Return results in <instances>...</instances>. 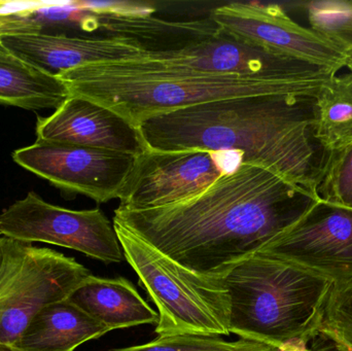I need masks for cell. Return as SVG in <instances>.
Masks as SVG:
<instances>
[{
	"label": "cell",
	"instance_id": "9c48e42d",
	"mask_svg": "<svg viewBox=\"0 0 352 351\" xmlns=\"http://www.w3.org/2000/svg\"><path fill=\"white\" fill-rule=\"evenodd\" d=\"M140 58L182 69L294 84H324L339 72L236 38L219 29L206 38L175 49L148 51Z\"/></svg>",
	"mask_w": 352,
	"mask_h": 351
},
{
	"label": "cell",
	"instance_id": "52a82bcc",
	"mask_svg": "<svg viewBox=\"0 0 352 351\" xmlns=\"http://www.w3.org/2000/svg\"><path fill=\"white\" fill-rule=\"evenodd\" d=\"M241 163L237 152L146 148L134 158L118 208L153 210L190 199Z\"/></svg>",
	"mask_w": 352,
	"mask_h": 351
},
{
	"label": "cell",
	"instance_id": "3957f363",
	"mask_svg": "<svg viewBox=\"0 0 352 351\" xmlns=\"http://www.w3.org/2000/svg\"><path fill=\"white\" fill-rule=\"evenodd\" d=\"M58 78L69 96L103 105L134 127L155 115L203 103L264 95L316 96L322 84L227 76L171 67L151 60L89 64Z\"/></svg>",
	"mask_w": 352,
	"mask_h": 351
},
{
	"label": "cell",
	"instance_id": "7a4b0ae2",
	"mask_svg": "<svg viewBox=\"0 0 352 351\" xmlns=\"http://www.w3.org/2000/svg\"><path fill=\"white\" fill-rule=\"evenodd\" d=\"M316 97L223 99L155 115L138 129L150 150L237 152L245 164L269 169L318 196L328 155L314 137Z\"/></svg>",
	"mask_w": 352,
	"mask_h": 351
},
{
	"label": "cell",
	"instance_id": "e0dca14e",
	"mask_svg": "<svg viewBox=\"0 0 352 351\" xmlns=\"http://www.w3.org/2000/svg\"><path fill=\"white\" fill-rule=\"evenodd\" d=\"M69 92L58 76L45 73L10 53L0 55V104L29 111L57 109Z\"/></svg>",
	"mask_w": 352,
	"mask_h": 351
},
{
	"label": "cell",
	"instance_id": "cb8c5ba5",
	"mask_svg": "<svg viewBox=\"0 0 352 351\" xmlns=\"http://www.w3.org/2000/svg\"><path fill=\"white\" fill-rule=\"evenodd\" d=\"M0 351H24L12 344L0 343Z\"/></svg>",
	"mask_w": 352,
	"mask_h": 351
},
{
	"label": "cell",
	"instance_id": "d4e9b609",
	"mask_svg": "<svg viewBox=\"0 0 352 351\" xmlns=\"http://www.w3.org/2000/svg\"><path fill=\"white\" fill-rule=\"evenodd\" d=\"M345 67L352 73V51L346 52V60H345Z\"/></svg>",
	"mask_w": 352,
	"mask_h": 351
},
{
	"label": "cell",
	"instance_id": "d6986e66",
	"mask_svg": "<svg viewBox=\"0 0 352 351\" xmlns=\"http://www.w3.org/2000/svg\"><path fill=\"white\" fill-rule=\"evenodd\" d=\"M289 348H277L261 342L239 339L227 341L219 336L175 335L157 337L148 343L111 351H289Z\"/></svg>",
	"mask_w": 352,
	"mask_h": 351
},
{
	"label": "cell",
	"instance_id": "ffe728a7",
	"mask_svg": "<svg viewBox=\"0 0 352 351\" xmlns=\"http://www.w3.org/2000/svg\"><path fill=\"white\" fill-rule=\"evenodd\" d=\"M310 28L352 51V0H318L305 5Z\"/></svg>",
	"mask_w": 352,
	"mask_h": 351
},
{
	"label": "cell",
	"instance_id": "5bb4252c",
	"mask_svg": "<svg viewBox=\"0 0 352 351\" xmlns=\"http://www.w3.org/2000/svg\"><path fill=\"white\" fill-rule=\"evenodd\" d=\"M2 47L21 61L54 76L89 64L140 59L148 49L123 37H78L49 33L0 36Z\"/></svg>",
	"mask_w": 352,
	"mask_h": 351
},
{
	"label": "cell",
	"instance_id": "ba28073f",
	"mask_svg": "<svg viewBox=\"0 0 352 351\" xmlns=\"http://www.w3.org/2000/svg\"><path fill=\"white\" fill-rule=\"evenodd\" d=\"M0 234L74 249L104 264L125 260L115 225L100 208L67 210L47 203L34 192L1 212Z\"/></svg>",
	"mask_w": 352,
	"mask_h": 351
},
{
	"label": "cell",
	"instance_id": "4fadbf2b",
	"mask_svg": "<svg viewBox=\"0 0 352 351\" xmlns=\"http://www.w3.org/2000/svg\"><path fill=\"white\" fill-rule=\"evenodd\" d=\"M36 137L134 158L146 150L138 128L115 111L78 96L68 97L51 115L38 117Z\"/></svg>",
	"mask_w": 352,
	"mask_h": 351
},
{
	"label": "cell",
	"instance_id": "484cf974",
	"mask_svg": "<svg viewBox=\"0 0 352 351\" xmlns=\"http://www.w3.org/2000/svg\"><path fill=\"white\" fill-rule=\"evenodd\" d=\"M289 351H311L308 350L307 346H294Z\"/></svg>",
	"mask_w": 352,
	"mask_h": 351
},
{
	"label": "cell",
	"instance_id": "2e32d148",
	"mask_svg": "<svg viewBox=\"0 0 352 351\" xmlns=\"http://www.w3.org/2000/svg\"><path fill=\"white\" fill-rule=\"evenodd\" d=\"M109 332L67 299L39 311L16 346L24 351H74Z\"/></svg>",
	"mask_w": 352,
	"mask_h": 351
},
{
	"label": "cell",
	"instance_id": "6da1fadb",
	"mask_svg": "<svg viewBox=\"0 0 352 351\" xmlns=\"http://www.w3.org/2000/svg\"><path fill=\"white\" fill-rule=\"evenodd\" d=\"M320 200L269 169L241 163L190 199L153 210L117 208L113 222L190 271L219 278Z\"/></svg>",
	"mask_w": 352,
	"mask_h": 351
},
{
	"label": "cell",
	"instance_id": "44dd1931",
	"mask_svg": "<svg viewBox=\"0 0 352 351\" xmlns=\"http://www.w3.org/2000/svg\"><path fill=\"white\" fill-rule=\"evenodd\" d=\"M318 196L322 201L352 210V144L328 154Z\"/></svg>",
	"mask_w": 352,
	"mask_h": 351
},
{
	"label": "cell",
	"instance_id": "9a60e30c",
	"mask_svg": "<svg viewBox=\"0 0 352 351\" xmlns=\"http://www.w3.org/2000/svg\"><path fill=\"white\" fill-rule=\"evenodd\" d=\"M111 331L142 325H157L152 309L130 280L91 275L68 298Z\"/></svg>",
	"mask_w": 352,
	"mask_h": 351
},
{
	"label": "cell",
	"instance_id": "ac0fdd59",
	"mask_svg": "<svg viewBox=\"0 0 352 351\" xmlns=\"http://www.w3.org/2000/svg\"><path fill=\"white\" fill-rule=\"evenodd\" d=\"M314 137L328 154L352 144V73L333 76L314 100Z\"/></svg>",
	"mask_w": 352,
	"mask_h": 351
},
{
	"label": "cell",
	"instance_id": "277c9868",
	"mask_svg": "<svg viewBox=\"0 0 352 351\" xmlns=\"http://www.w3.org/2000/svg\"><path fill=\"white\" fill-rule=\"evenodd\" d=\"M230 333L274 348L307 346L320 334L332 282L266 253H254L221 278Z\"/></svg>",
	"mask_w": 352,
	"mask_h": 351
},
{
	"label": "cell",
	"instance_id": "8fae6325",
	"mask_svg": "<svg viewBox=\"0 0 352 351\" xmlns=\"http://www.w3.org/2000/svg\"><path fill=\"white\" fill-rule=\"evenodd\" d=\"M261 253L333 282H352V210L320 200Z\"/></svg>",
	"mask_w": 352,
	"mask_h": 351
},
{
	"label": "cell",
	"instance_id": "30bf717a",
	"mask_svg": "<svg viewBox=\"0 0 352 351\" xmlns=\"http://www.w3.org/2000/svg\"><path fill=\"white\" fill-rule=\"evenodd\" d=\"M12 159L61 191L97 203L119 199L134 161L120 152L43 140L19 148Z\"/></svg>",
	"mask_w": 352,
	"mask_h": 351
},
{
	"label": "cell",
	"instance_id": "603a6c76",
	"mask_svg": "<svg viewBox=\"0 0 352 351\" xmlns=\"http://www.w3.org/2000/svg\"><path fill=\"white\" fill-rule=\"evenodd\" d=\"M6 29H8V22H6V20H4V19H0V36L6 34ZM6 53H8V51H6V49L2 47L1 43H0V55Z\"/></svg>",
	"mask_w": 352,
	"mask_h": 351
},
{
	"label": "cell",
	"instance_id": "8992f818",
	"mask_svg": "<svg viewBox=\"0 0 352 351\" xmlns=\"http://www.w3.org/2000/svg\"><path fill=\"white\" fill-rule=\"evenodd\" d=\"M91 275L74 258L0 237V343L16 346L39 311L67 300Z\"/></svg>",
	"mask_w": 352,
	"mask_h": 351
},
{
	"label": "cell",
	"instance_id": "5b68a950",
	"mask_svg": "<svg viewBox=\"0 0 352 351\" xmlns=\"http://www.w3.org/2000/svg\"><path fill=\"white\" fill-rule=\"evenodd\" d=\"M124 257L156 305L158 337L229 336L230 300L217 278L199 275L113 222Z\"/></svg>",
	"mask_w": 352,
	"mask_h": 351
},
{
	"label": "cell",
	"instance_id": "7c38bea8",
	"mask_svg": "<svg viewBox=\"0 0 352 351\" xmlns=\"http://www.w3.org/2000/svg\"><path fill=\"white\" fill-rule=\"evenodd\" d=\"M209 18L221 32L236 38L337 71L345 67L346 52L298 24L277 4L231 2L215 8Z\"/></svg>",
	"mask_w": 352,
	"mask_h": 351
},
{
	"label": "cell",
	"instance_id": "7402d4cb",
	"mask_svg": "<svg viewBox=\"0 0 352 351\" xmlns=\"http://www.w3.org/2000/svg\"><path fill=\"white\" fill-rule=\"evenodd\" d=\"M320 333L338 351H352V282L334 286L331 291Z\"/></svg>",
	"mask_w": 352,
	"mask_h": 351
}]
</instances>
